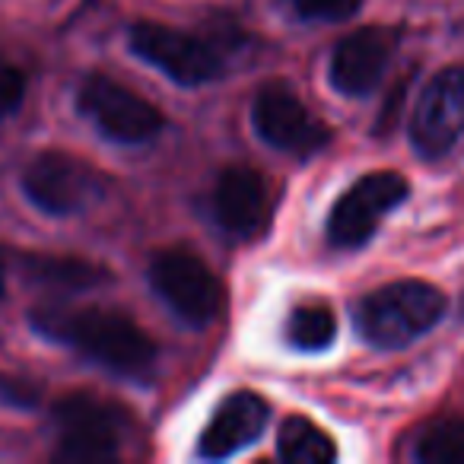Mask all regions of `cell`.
<instances>
[{"instance_id":"obj_1","label":"cell","mask_w":464,"mask_h":464,"mask_svg":"<svg viewBox=\"0 0 464 464\" xmlns=\"http://www.w3.org/2000/svg\"><path fill=\"white\" fill-rule=\"evenodd\" d=\"M33 324L45 337L67 343L96 366L121 379L147 382L156 369V341L118 309H64L42 305L33 312Z\"/></svg>"},{"instance_id":"obj_2","label":"cell","mask_w":464,"mask_h":464,"mask_svg":"<svg viewBox=\"0 0 464 464\" xmlns=\"http://www.w3.org/2000/svg\"><path fill=\"white\" fill-rule=\"evenodd\" d=\"M445 315V296L423 280H398L369 293L356 309V328L372 347L398 350L436 328Z\"/></svg>"},{"instance_id":"obj_3","label":"cell","mask_w":464,"mask_h":464,"mask_svg":"<svg viewBox=\"0 0 464 464\" xmlns=\"http://www.w3.org/2000/svg\"><path fill=\"white\" fill-rule=\"evenodd\" d=\"M58 458L73 464H99L121 455L128 411L92 392H71L54 404Z\"/></svg>"},{"instance_id":"obj_4","label":"cell","mask_w":464,"mask_h":464,"mask_svg":"<svg viewBox=\"0 0 464 464\" xmlns=\"http://www.w3.org/2000/svg\"><path fill=\"white\" fill-rule=\"evenodd\" d=\"M150 284L160 299L191 328H204L223 309V286L191 248H162L150 258Z\"/></svg>"},{"instance_id":"obj_5","label":"cell","mask_w":464,"mask_h":464,"mask_svg":"<svg viewBox=\"0 0 464 464\" xmlns=\"http://www.w3.org/2000/svg\"><path fill=\"white\" fill-rule=\"evenodd\" d=\"M128 42L134 54H140L147 64H153L179 86L213 83L226 71V58L219 48L191 33L162 26V23H134Z\"/></svg>"},{"instance_id":"obj_6","label":"cell","mask_w":464,"mask_h":464,"mask_svg":"<svg viewBox=\"0 0 464 464\" xmlns=\"http://www.w3.org/2000/svg\"><path fill=\"white\" fill-rule=\"evenodd\" d=\"M77 109L115 143H150L162 134L166 118L153 102L111 77H86L77 90Z\"/></svg>"},{"instance_id":"obj_7","label":"cell","mask_w":464,"mask_h":464,"mask_svg":"<svg viewBox=\"0 0 464 464\" xmlns=\"http://www.w3.org/2000/svg\"><path fill=\"white\" fill-rule=\"evenodd\" d=\"M411 185L398 172H369L337 198L328 217V242L334 248H360L379 223L407 198Z\"/></svg>"},{"instance_id":"obj_8","label":"cell","mask_w":464,"mask_h":464,"mask_svg":"<svg viewBox=\"0 0 464 464\" xmlns=\"http://www.w3.org/2000/svg\"><path fill=\"white\" fill-rule=\"evenodd\" d=\"M23 191L48 217H71L102 194V175L80 156L48 150L23 169Z\"/></svg>"},{"instance_id":"obj_9","label":"cell","mask_w":464,"mask_h":464,"mask_svg":"<svg viewBox=\"0 0 464 464\" xmlns=\"http://www.w3.org/2000/svg\"><path fill=\"white\" fill-rule=\"evenodd\" d=\"M252 124L265 143L290 156H312L331 140L324 121L312 115V109L284 83L267 80L252 102Z\"/></svg>"},{"instance_id":"obj_10","label":"cell","mask_w":464,"mask_h":464,"mask_svg":"<svg viewBox=\"0 0 464 464\" xmlns=\"http://www.w3.org/2000/svg\"><path fill=\"white\" fill-rule=\"evenodd\" d=\"M464 134V64L445 67L420 92L411 121V140L420 156L436 160Z\"/></svg>"},{"instance_id":"obj_11","label":"cell","mask_w":464,"mask_h":464,"mask_svg":"<svg viewBox=\"0 0 464 464\" xmlns=\"http://www.w3.org/2000/svg\"><path fill=\"white\" fill-rule=\"evenodd\" d=\"M217 223L236 239H258L271 223V188L252 166H229L213 188Z\"/></svg>"},{"instance_id":"obj_12","label":"cell","mask_w":464,"mask_h":464,"mask_svg":"<svg viewBox=\"0 0 464 464\" xmlns=\"http://www.w3.org/2000/svg\"><path fill=\"white\" fill-rule=\"evenodd\" d=\"M394 48H398V35L392 29L366 26L350 33L347 39L337 42L334 54H331V86L343 96H369L385 77Z\"/></svg>"},{"instance_id":"obj_13","label":"cell","mask_w":464,"mask_h":464,"mask_svg":"<svg viewBox=\"0 0 464 464\" xmlns=\"http://www.w3.org/2000/svg\"><path fill=\"white\" fill-rule=\"evenodd\" d=\"M267 423H271V407H267V401L261 394L248 392V388L232 392L213 411V417L207 420L204 432H200V458L219 461V458H229L236 451L248 449L252 442H258Z\"/></svg>"},{"instance_id":"obj_14","label":"cell","mask_w":464,"mask_h":464,"mask_svg":"<svg viewBox=\"0 0 464 464\" xmlns=\"http://www.w3.org/2000/svg\"><path fill=\"white\" fill-rule=\"evenodd\" d=\"M277 451L290 464H328L337 458L334 439L305 417H286L280 423Z\"/></svg>"},{"instance_id":"obj_15","label":"cell","mask_w":464,"mask_h":464,"mask_svg":"<svg viewBox=\"0 0 464 464\" xmlns=\"http://www.w3.org/2000/svg\"><path fill=\"white\" fill-rule=\"evenodd\" d=\"M284 337L290 347L315 353L334 343L337 337V315L324 303H303L286 315Z\"/></svg>"},{"instance_id":"obj_16","label":"cell","mask_w":464,"mask_h":464,"mask_svg":"<svg viewBox=\"0 0 464 464\" xmlns=\"http://www.w3.org/2000/svg\"><path fill=\"white\" fill-rule=\"evenodd\" d=\"M413 455L423 464H464V420L449 417L426 426Z\"/></svg>"},{"instance_id":"obj_17","label":"cell","mask_w":464,"mask_h":464,"mask_svg":"<svg viewBox=\"0 0 464 464\" xmlns=\"http://www.w3.org/2000/svg\"><path fill=\"white\" fill-rule=\"evenodd\" d=\"M33 277L48 286H64V290H90L109 280V271L80 258H35Z\"/></svg>"},{"instance_id":"obj_18","label":"cell","mask_w":464,"mask_h":464,"mask_svg":"<svg viewBox=\"0 0 464 464\" xmlns=\"http://www.w3.org/2000/svg\"><path fill=\"white\" fill-rule=\"evenodd\" d=\"M290 7L296 16L315 23H341L350 20L356 10L362 7V0H290Z\"/></svg>"},{"instance_id":"obj_19","label":"cell","mask_w":464,"mask_h":464,"mask_svg":"<svg viewBox=\"0 0 464 464\" xmlns=\"http://www.w3.org/2000/svg\"><path fill=\"white\" fill-rule=\"evenodd\" d=\"M26 73L14 61L0 58V118L14 115L26 99Z\"/></svg>"},{"instance_id":"obj_20","label":"cell","mask_w":464,"mask_h":464,"mask_svg":"<svg viewBox=\"0 0 464 464\" xmlns=\"http://www.w3.org/2000/svg\"><path fill=\"white\" fill-rule=\"evenodd\" d=\"M0 398L14 401V404H35V392L23 382H4L0 379Z\"/></svg>"},{"instance_id":"obj_21","label":"cell","mask_w":464,"mask_h":464,"mask_svg":"<svg viewBox=\"0 0 464 464\" xmlns=\"http://www.w3.org/2000/svg\"><path fill=\"white\" fill-rule=\"evenodd\" d=\"M4 284H7V261L0 258V299H4Z\"/></svg>"}]
</instances>
